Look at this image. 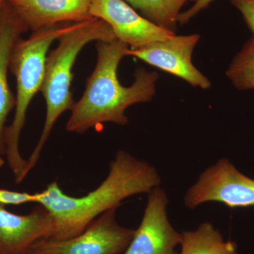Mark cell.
Returning a JSON list of instances; mask_svg holds the SVG:
<instances>
[{
    "label": "cell",
    "mask_w": 254,
    "mask_h": 254,
    "mask_svg": "<svg viewBox=\"0 0 254 254\" xmlns=\"http://www.w3.org/2000/svg\"><path fill=\"white\" fill-rule=\"evenodd\" d=\"M26 31L27 28L6 0L0 18V155L6 154L4 125L16 103L8 83L10 58L20 35Z\"/></svg>",
    "instance_id": "obj_12"
},
{
    "label": "cell",
    "mask_w": 254,
    "mask_h": 254,
    "mask_svg": "<svg viewBox=\"0 0 254 254\" xmlns=\"http://www.w3.org/2000/svg\"><path fill=\"white\" fill-rule=\"evenodd\" d=\"M115 39L109 24L97 18L72 23L68 31L60 37L56 49L47 57L41 89L46 103V122L36 148L27 160L28 172L38 163L57 120L66 110L71 111L76 104L71 85L73 64L80 52L91 42H110Z\"/></svg>",
    "instance_id": "obj_3"
},
{
    "label": "cell",
    "mask_w": 254,
    "mask_h": 254,
    "mask_svg": "<svg viewBox=\"0 0 254 254\" xmlns=\"http://www.w3.org/2000/svg\"><path fill=\"white\" fill-rule=\"evenodd\" d=\"M168 204L163 189L158 186L150 190L141 224L124 254H177L182 234L169 221Z\"/></svg>",
    "instance_id": "obj_7"
},
{
    "label": "cell",
    "mask_w": 254,
    "mask_h": 254,
    "mask_svg": "<svg viewBox=\"0 0 254 254\" xmlns=\"http://www.w3.org/2000/svg\"><path fill=\"white\" fill-rule=\"evenodd\" d=\"M27 30L61 23H77L93 18V0H7Z\"/></svg>",
    "instance_id": "obj_11"
},
{
    "label": "cell",
    "mask_w": 254,
    "mask_h": 254,
    "mask_svg": "<svg viewBox=\"0 0 254 254\" xmlns=\"http://www.w3.org/2000/svg\"><path fill=\"white\" fill-rule=\"evenodd\" d=\"M230 1L240 11L254 38V0H230Z\"/></svg>",
    "instance_id": "obj_17"
},
{
    "label": "cell",
    "mask_w": 254,
    "mask_h": 254,
    "mask_svg": "<svg viewBox=\"0 0 254 254\" xmlns=\"http://www.w3.org/2000/svg\"><path fill=\"white\" fill-rule=\"evenodd\" d=\"M128 48L118 39L98 42L96 66L87 80L81 99L71 110L66 131L83 133L106 123L126 125L125 112L128 107L152 100L158 78L155 71L138 68L130 86H124L119 81V64Z\"/></svg>",
    "instance_id": "obj_2"
},
{
    "label": "cell",
    "mask_w": 254,
    "mask_h": 254,
    "mask_svg": "<svg viewBox=\"0 0 254 254\" xmlns=\"http://www.w3.org/2000/svg\"><path fill=\"white\" fill-rule=\"evenodd\" d=\"M118 208L110 209L95 219L77 236L68 240H41L28 254H120L127 250L134 230L119 225Z\"/></svg>",
    "instance_id": "obj_5"
},
{
    "label": "cell",
    "mask_w": 254,
    "mask_h": 254,
    "mask_svg": "<svg viewBox=\"0 0 254 254\" xmlns=\"http://www.w3.org/2000/svg\"><path fill=\"white\" fill-rule=\"evenodd\" d=\"M36 197L35 194L26 192H18L14 190L0 189V204L18 205L24 203H36Z\"/></svg>",
    "instance_id": "obj_16"
},
{
    "label": "cell",
    "mask_w": 254,
    "mask_h": 254,
    "mask_svg": "<svg viewBox=\"0 0 254 254\" xmlns=\"http://www.w3.org/2000/svg\"><path fill=\"white\" fill-rule=\"evenodd\" d=\"M93 18L109 24L119 41L138 49L163 41L175 35L138 14L125 0H93L90 10Z\"/></svg>",
    "instance_id": "obj_9"
},
{
    "label": "cell",
    "mask_w": 254,
    "mask_h": 254,
    "mask_svg": "<svg viewBox=\"0 0 254 254\" xmlns=\"http://www.w3.org/2000/svg\"><path fill=\"white\" fill-rule=\"evenodd\" d=\"M226 75L239 91L254 89V38H251L235 55Z\"/></svg>",
    "instance_id": "obj_15"
},
{
    "label": "cell",
    "mask_w": 254,
    "mask_h": 254,
    "mask_svg": "<svg viewBox=\"0 0 254 254\" xmlns=\"http://www.w3.org/2000/svg\"><path fill=\"white\" fill-rule=\"evenodd\" d=\"M193 4L191 7L187 11L180 13L178 18V23L184 25L188 23L195 15L200 13L202 10L206 9L207 7L215 0H193Z\"/></svg>",
    "instance_id": "obj_18"
},
{
    "label": "cell",
    "mask_w": 254,
    "mask_h": 254,
    "mask_svg": "<svg viewBox=\"0 0 254 254\" xmlns=\"http://www.w3.org/2000/svg\"><path fill=\"white\" fill-rule=\"evenodd\" d=\"M160 184V177L150 164L120 150L110 165V173L95 190L82 197L66 195L57 182L36 193V203L53 218L48 238L61 241L77 236L93 220L133 195L149 193Z\"/></svg>",
    "instance_id": "obj_1"
},
{
    "label": "cell",
    "mask_w": 254,
    "mask_h": 254,
    "mask_svg": "<svg viewBox=\"0 0 254 254\" xmlns=\"http://www.w3.org/2000/svg\"><path fill=\"white\" fill-rule=\"evenodd\" d=\"M5 1H6V0H0V18H1V12H2Z\"/></svg>",
    "instance_id": "obj_19"
},
{
    "label": "cell",
    "mask_w": 254,
    "mask_h": 254,
    "mask_svg": "<svg viewBox=\"0 0 254 254\" xmlns=\"http://www.w3.org/2000/svg\"><path fill=\"white\" fill-rule=\"evenodd\" d=\"M182 234L180 254H238L236 243L225 240L210 222H203L196 230Z\"/></svg>",
    "instance_id": "obj_13"
},
{
    "label": "cell",
    "mask_w": 254,
    "mask_h": 254,
    "mask_svg": "<svg viewBox=\"0 0 254 254\" xmlns=\"http://www.w3.org/2000/svg\"><path fill=\"white\" fill-rule=\"evenodd\" d=\"M212 201L230 208L254 206V180L241 173L228 159H220L200 175L185 197L190 209Z\"/></svg>",
    "instance_id": "obj_6"
},
{
    "label": "cell",
    "mask_w": 254,
    "mask_h": 254,
    "mask_svg": "<svg viewBox=\"0 0 254 254\" xmlns=\"http://www.w3.org/2000/svg\"><path fill=\"white\" fill-rule=\"evenodd\" d=\"M71 24L61 23L33 31L27 39H18L13 48L9 67L16 76L17 93L14 120L5 129L4 141L8 163L16 183L22 182L29 173L27 160L21 157L18 149L28 107L41 91L50 47L68 31Z\"/></svg>",
    "instance_id": "obj_4"
},
{
    "label": "cell",
    "mask_w": 254,
    "mask_h": 254,
    "mask_svg": "<svg viewBox=\"0 0 254 254\" xmlns=\"http://www.w3.org/2000/svg\"><path fill=\"white\" fill-rule=\"evenodd\" d=\"M53 227L51 214L38 204L25 215L0 204V254H28L38 241L47 239Z\"/></svg>",
    "instance_id": "obj_10"
},
{
    "label": "cell",
    "mask_w": 254,
    "mask_h": 254,
    "mask_svg": "<svg viewBox=\"0 0 254 254\" xmlns=\"http://www.w3.org/2000/svg\"><path fill=\"white\" fill-rule=\"evenodd\" d=\"M144 17L160 27L175 32L178 18L189 0H125Z\"/></svg>",
    "instance_id": "obj_14"
},
{
    "label": "cell",
    "mask_w": 254,
    "mask_h": 254,
    "mask_svg": "<svg viewBox=\"0 0 254 254\" xmlns=\"http://www.w3.org/2000/svg\"><path fill=\"white\" fill-rule=\"evenodd\" d=\"M4 165V160H3L2 158H1V156H0V168H1V167L3 166V165Z\"/></svg>",
    "instance_id": "obj_20"
},
{
    "label": "cell",
    "mask_w": 254,
    "mask_h": 254,
    "mask_svg": "<svg viewBox=\"0 0 254 254\" xmlns=\"http://www.w3.org/2000/svg\"><path fill=\"white\" fill-rule=\"evenodd\" d=\"M200 37L197 34L173 36L163 41L138 49H130L127 56L135 57L145 63L182 78L194 87L208 89L211 86L192 63V54Z\"/></svg>",
    "instance_id": "obj_8"
}]
</instances>
